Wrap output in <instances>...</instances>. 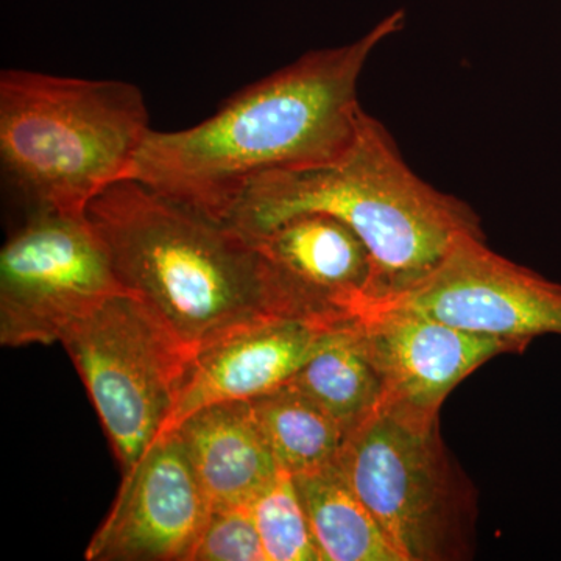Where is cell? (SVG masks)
<instances>
[{"mask_svg": "<svg viewBox=\"0 0 561 561\" xmlns=\"http://www.w3.org/2000/svg\"><path fill=\"white\" fill-rule=\"evenodd\" d=\"M402 25L397 11L346 46L309 51L254 81L194 127L150 130L130 179L228 224L257 176L327 164L350 149L365 114L357 99L362 70Z\"/></svg>", "mask_w": 561, "mask_h": 561, "instance_id": "cell-1", "label": "cell"}, {"mask_svg": "<svg viewBox=\"0 0 561 561\" xmlns=\"http://www.w3.org/2000/svg\"><path fill=\"white\" fill-rule=\"evenodd\" d=\"M87 214L122 286L197 351L251 321L319 319L291 297L245 234L138 180L117 181Z\"/></svg>", "mask_w": 561, "mask_h": 561, "instance_id": "cell-2", "label": "cell"}, {"mask_svg": "<svg viewBox=\"0 0 561 561\" xmlns=\"http://www.w3.org/2000/svg\"><path fill=\"white\" fill-rule=\"evenodd\" d=\"M311 213L343 221L367 245L375 268L373 305L411 290L461 236H483L478 214L415 175L390 133L367 113L337 160L251 181L228 224L254 238Z\"/></svg>", "mask_w": 561, "mask_h": 561, "instance_id": "cell-3", "label": "cell"}, {"mask_svg": "<svg viewBox=\"0 0 561 561\" xmlns=\"http://www.w3.org/2000/svg\"><path fill=\"white\" fill-rule=\"evenodd\" d=\"M150 130L142 91L128 81L0 73V169L28 213L87 214L130 179Z\"/></svg>", "mask_w": 561, "mask_h": 561, "instance_id": "cell-4", "label": "cell"}, {"mask_svg": "<svg viewBox=\"0 0 561 561\" xmlns=\"http://www.w3.org/2000/svg\"><path fill=\"white\" fill-rule=\"evenodd\" d=\"M339 463L402 561L470 557L474 493L438 416L382 402L345 438Z\"/></svg>", "mask_w": 561, "mask_h": 561, "instance_id": "cell-5", "label": "cell"}, {"mask_svg": "<svg viewBox=\"0 0 561 561\" xmlns=\"http://www.w3.org/2000/svg\"><path fill=\"white\" fill-rule=\"evenodd\" d=\"M61 343L125 478L161 437L197 350L130 291L77 321Z\"/></svg>", "mask_w": 561, "mask_h": 561, "instance_id": "cell-6", "label": "cell"}, {"mask_svg": "<svg viewBox=\"0 0 561 561\" xmlns=\"http://www.w3.org/2000/svg\"><path fill=\"white\" fill-rule=\"evenodd\" d=\"M127 291L88 214L27 213L0 251V343L61 342L77 321Z\"/></svg>", "mask_w": 561, "mask_h": 561, "instance_id": "cell-7", "label": "cell"}, {"mask_svg": "<svg viewBox=\"0 0 561 561\" xmlns=\"http://www.w3.org/2000/svg\"><path fill=\"white\" fill-rule=\"evenodd\" d=\"M379 305L524 346L538 335H561V284L494 253L485 236H461L426 278Z\"/></svg>", "mask_w": 561, "mask_h": 561, "instance_id": "cell-8", "label": "cell"}, {"mask_svg": "<svg viewBox=\"0 0 561 561\" xmlns=\"http://www.w3.org/2000/svg\"><path fill=\"white\" fill-rule=\"evenodd\" d=\"M209 513L179 435L169 432L125 476L84 559L191 561Z\"/></svg>", "mask_w": 561, "mask_h": 561, "instance_id": "cell-9", "label": "cell"}, {"mask_svg": "<svg viewBox=\"0 0 561 561\" xmlns=\"http://www.w3.org/2000/svg\"><path fill=\"white\" fill-rule=\"evenodd\" d=\"M357 331L383 383V402L438 416L443 401L472 371L522 343L460 330L397 305H373Z\"/></svg>", "mask_w": 561, "mask_h": 561, "instance_id": "cell-10", "label": "cell"}, {"mask_svg": "<svg viewBox=\"0 0 561 561\" xmlns=\"http://www.w3.org/2000/svg\"><path fill=\"white\" fill-rule=\"evenodd\" d=\"M346 323L268 317L206 343L192 360L175 411L161 435L210 404L251 401L289 382L332 332Z\"/></svg>", "mask_w": 561, "mask_h": 561, "instance_id": "cell-11", "label": "cell"}, {"mask_svg": "<svg viewBox=\"0 0 561 561\" xmlns=\"http://www.w3.org/2000/svg\"><path fill=\"white\" fill-rule=\"evenodd\" d=\"M249 239L291 297L319 319L353 321L375 301L370 251L335 217L301 214Z\"/></svg>", "mask_w": 561, "mask_h": 561, "instance_id": "cell-12", "label": "cell"}, {"mask_svg": "<svg viewBox=\"0 0 561 561\" xmlns=\"http://www.w3.org/2000/svg\"><path fill=\"white\" fill-rule=\"evenodd\" d=\"M172 432L179 435L210 511L250 504L280 470L251 401L210 404Z\"/></svg>", "mask_w": 561, "mask_h": 561, "instance_id": "cell-13", "label": "cell"}, {"mask_svg": "<svg viewBox=\"0 0 561 561\" xmlns=\"http://www.w3.org/2000/svg\"><path fill=\"white\" fill-rule=\"evenodd\" d=\"M294 476L323 561H402L339 459Z\"/></svg>", "mask_w": 561, "mask_h": 561, "instance_id": "cell-14", "label": "cell"}, {"mask_svg": "<svg viewBox=\"0 0 561 561\" xmlns=\"http://www.w3.org/2000/svg\"><path fill=\"white\" fill-rule=\"evenodd\" d=\"M289 383L320 405L345 437L383 402L382 379L365 350L356 320L332 332Z\"/></svg>", "mask_w": 561, "mask_h": 561, "instance_id": "cell-15", "label": "cell"}, {"mask_svg": "<svg viewBox=\"0 0 561 561\" xmlns=\"http://www.w3.org/2000/svg\"><path fill=\"white\" fill-rule=\"evenodd\" d=\"M279 468L316 470L341 456L345 432L311 398L289 382L251 400Z\"/></svg>", "mask_w": 561, "mask_h": 561, "instance_id": "cell-16", "label": "cell"}, {"mask_svg": "<svg viewBox=\"0 0 561 561\" xmlns=\"http://www.w3.org/2000/svg\"><path fill=\"white\" fill-rule=\"evenodd\" d=\"M250 505L265 561H323L289 471L280 468Z\"/></svg>", "mask_w": 561, "mask_h": 561, "instance_id": "cell-17", "label": "cell"}, {"mask_svg": "<svg viewBox=\"0 0 561 561\" xmlns=\"http://www.w3.org/2000/svg\"><path fill=\"white\" fill-rule=\"evenodd\" d=\"M191 561H265L251 505L213 508Z\"/></svg>", "mask_w": 561, "mask_h": 561, "instance_id": "cell-18", "label": "cell"}]
</instances>
